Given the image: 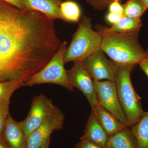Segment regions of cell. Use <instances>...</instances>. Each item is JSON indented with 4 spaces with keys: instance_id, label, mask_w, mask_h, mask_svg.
Returning <instances> with one entry per match:
<instances>
[{
    "instance_id": "cell-1",
    "label": "cell",
    "mask_w": 148,
    "mask_h": 148,
    "mask_svg": "<svg viewBox=\"0 0 148 148\" xmlns=\"http://www.w3.org/2000/svg\"><path fill=\"white\" fill-rule=\"evenodd\" d=\"M61 44L52 19L0 0V82L25 83L48 63Z\"/></svg>"
},
{
    "instance_id": "cell-2",
    "label": "cell",
    "mask_w": 148,
    "mask_h": 148,
    "mask_svg": "<svg viewBox=\"0 0 148 148\" xmlns=\"http://www.w3.org/2000/svg\"><path fill=\"white\" fill-rule=\"evenodd\" d=\"M96 31L102 36L101 49L117 65L139 64L146 54L139 42L140 32L121 34L98 25Z\"/></svg>"
},
{
    "instance_id": "cell-3",
    "label": "cell",
    "mask_w": 148,
    "mask_h": 148,
    "mask_svg": "<svg viewBox=\"0 0 148 148\" xmlns=\"http://www.w3.org/2000/svg\"><path fill=\"white\" fill-rule=\"evenodd\" d=\"M135 66L118 65L115 77L118 97L129 127L138 122L144 112L141 98L135 91L131 82V73Z\"/></svg>"
},
{
    "instance_id": "cell-4",
    "label": "cell",
    "mask_w": 148,
    "mask_h": 148,
    "mask_svg": "<svg viewBox=\"0 0 148 148\" xmlns=\"http://www.w3.org/2000/svg\"><path fill=\"white\" fill-rule=\"evenodd\" d=\"M102 36L92 28L91 18L84 16L72 36L65 53V64L71 61H82L101 49Z\"/></svg>"
},
{
    "instance_id": "cell-5",
    "label": "cell",
    "mask_w": 148,
    "mask_h": 148,
    "mask_svg": "<svg viewBox=\"0 0 148 148\" xmlns=\"http://www.w3.org/2000/svg\"><path fill=\"white\" fill-rule=\"evenodd\" d=\"M68 42L64 41L50 61L41 70L33 75L24 84L25 86H32L43 84H53L63 86L71 92L74 88L68 79L64 67L65 53Z\"/></svg>"
},
{
    "instance_id": "cell-6",
    "label": "cell",
    "mask_w": 148,
    "mask_h": 148,
    "mask_svg": "<svg viewBox=\"0 0 148 148\" xmlns=\"http://www.w3.org/2000/svg\"><path fill=\"white\" fill-rule=\"evenodd\" d=\"M58 110L52 100L44 94L35 96L28 116L24 121L19 122L27 138Z\"/></svg>"
},
{
    "instance_id": "cell-7",
    "label": "cell",
    "mask_w": 148,
    "mask_h": 148,
    "mask_svg": "<svg viewBox=\"0 0 148 148\" xmlns=\"http://www.w3.org/2000/svg\"><path fill=\"white\" fill-rule=\"evenodd\" d=\"M69 82L72 86L83 93L92 109L99 105L94 87V80L86 69L83 61H74L73 67L67 71Z\"/></svg>"
},
{
    "instance_id": "cell-8",
    "label": "cell",
    "mask_w": 148,
    "mask_h": 148,
    "mask_svg": "<svg viewBox=\"0 0 148 148\" xmlns=\"http://www.w3.org/2000/svg\"><path fill=\"white\" fill-rule=\"evenodd\" d=\"M94 87L100 106L113 114L125 127L128 126L127 118L123 110L114 82L94 80Z\"/></svg>"
},
{
    "instance_id": "cell-9",
    "label": "cell",
    "mask_w": 148,
    "mask_h": 148,
    "mask_svg": "<svg viewBox=\"0 0 148 148\" xmlns=\"http://www.w3.org/2000/svg\"><path fill=\"white\" fill-rule=\"evenodd\" d=\"M83 62L94 81L106 79L114 82L118 65L111 59H108L101 49L89 56Z\"/></svg>"
},
{
    "instance_id": "cell-10",
    "label": "cell",
    "mask_w": 148,
    "mask_h": 148,
    "mask_svg": "<svg viewBox=\"0 0 148 148\" xmlns=\"http://www.w3.org/2000/svg\"><path fill=\"white\" fill-rule=\"evenodd\" d=\"M65 119L64 113L59 109L29 135L27 148L40 147L50 140V135L53 131L63 128Z\"/></svg>"
},
{
    "instance_id": "cell-11",
    "label": "cell",
    "mask_w": 148,
    "mask_h": 148,
    "mask_svg": "<svg viewBox=\"0 0 148 148\" xmlns=\"http://www.w3.org/2000/svg\"><path fill=\"white\" fill-rule=\"evenodd\" d=\"M2 137L9 148H27V138L20 126L11 116L8 117L3 130Z\"/></svg>"
},
{
    "instance_id": "cell-12",
    "label": "cell",
    "mask_w": 148,
    "mask_h": 148,
    "mask_svg": "<svg viewBox=\"0 0 148 148\" xmlns=\"http://www.w3.org/2000/svg\"><path fill=\"white\" fill-rule=\"evenodd\" d=\"M27 9L41 12L49 18L63 20L60 13L61 0H23Z\"/></svg>"
},
{
    "instance_id": "cell-13",
    "label": "cell",
    "mask_w": 148,
    "mask_h": 148,
    "mask_svg": "<svg viewBox=\"0 0 148 148\" xmlns=\"http://www.w3.org/2000/svg\"><path fill=\"white\" fill-rule=\"evenodd\" d=\"M108 137V135L105 132L101 123L91 112L86 124L84 132L81 138L89 140L104 148L106 147Z\"/></svg>"
},
{
    "instance_id": "cell-14",
    "label": "cell",
    "mask_w": 148,
    "mask_h": 148,
    "mask_svg": "<svg viewBox=\"0 0 148 148\" xmlns=\"http://www.w3.org/2000/svg\"><path fill=\"white\" fill-rule=\"evenodd\" d=\"M92 112L108 136L127 127L113 114L100 105L96 108L92 109Z\"/></svg>"
},
{
    "instance_id": "cell-15",
    "label": "cell",
    "mask_w": 148,
    "mask_h": 148,
    "mask_svg": "<svg viewBox=\"0 0 148 148\" xmlns=\"http://www.w3.org/2000/svg\"><path fill=\"white\" fill-rule=\"evenodd\" d=\"M106 147L112 148H138L137 142L129 126L109 136Z\"/></svg>"
},
{
    "instance_id": "cell-16",
    "label": "cell",
    "mask_w": 148,
    "mask_h": 148,
    "mask_svg": "<svg viewBox=\"0 0 148 148\" xmlns=\"http://www.w3.org/2000/svg\"><path fill=\"white\" fill-rule=\"evenodd\" d=\"M131 127L138 148H148V111L144 112L138 122Z\"/></svg>"
},
{
    "instance_id": "cell-17",
    "label": "cell",
    "mask_w": 148,
    "mask_h": 148,
    "mask_svg": "<svg viewBox=\"0 0 148 148\" xmlns=\"http://www.w3.org/2000/svg\"><path fill=\"white\" fill-rule=\"evenodd\" d=\"M143 26L141 18H132L123 15L115 24L108 27L110 31L121 34L140 32Z\"/></svg>"
},
{
    "instance_id": "cell-18",
    "label": "cell",
    "mask_w": 148,
    "mask_h": 148,
    "mask_svg": "<svg viewBox=\"0 0 148 148\" xmlns=\"http://www.w3.org/2000/svg\"><path fill=\"white\" fill-rule=\"evenodd\" d=\"M60 11L64 21L73 23L79 22L81 10L76 2L70 0L62 2L60 4Z\"/></svg>"
},
{
    "instance_id": "cell-19",
    "label": "cell",
    "mask_w": 148,
    "mask_h": 148,
    "mask_svg": "<svg viewBox=\"0 0 148 148\" xmlns=\"http://www.w3.org/2000/svg\"><path fill=\"white\" fill-rule=\"evenodd\" d=\"M123 8V16L132 18H141L148 9L141 0H129Z\"/></svg>"
},
{
    "instance_id": "cell-20",
    "label": "cell",
    "mask_w": 148,
    "mask_h": 148,
    "mask_svg": "<svg viewBox=\"0 0 148 148\" xmlns=\"http://www.w3.org/2000/svg\"><path fill=\"white\" fill-rule=\"evenodd\" d=\"M24 83L19 81L0 82V101H10L14 91L22 86Z\"/></svg>"
},
{
    "instance_id": "cell-21",
    "label": "cell",
    "mask_w": 148,
    "mask_h": 148,
    "mask_svg": "<svg viewBox=\"0 0 148 148\" xmlns=\"http://www.w3.org/2000/svg\"><path fill=\"white\" fill-rule=\"evenodd\" d=\"M10 101H0V135L2 134L4 127L9 113Z\"/></svg>"
},
{
    "instance_id": "cell-22",
    "label": "cell",
    "mask_w": 148,
    "mask_h": 148,
    "mask_svg": "<svg viewBox=\"0 0 148 148\" xmlns=\"http://www.w3.org/2000/svg\"><path fill=\"white\" fill-rule=\"evenodd\" d=\"M114 1V0H86V1L94 9L103 10Z\"/></svg>"
},
{
    "instance_id": "cell-23",
    "label": "cell",
    "mask_w": 148,
    "mask_h": 148,
    "mask_svg": "<svg viewBox=\"0 0 148 148\" xmlns=\"http://www.w3.org/2000/svg\"><path fill=\"white\" fill-rule=\"evenodd\" d=\"M120 0H114L109 5V12L117 14L119 15H123V5L120 3Z\"/></svg>"
},
{
    "instance_id": "cell-24",
    "label": "cell",
    "mask_w": 148,
    "mask_h": 148,
    "mask_svg": "<svg viewBox=\"0 0 148 148\" xmlns=\"http://www.w3.org/2000/svg\"><path fill=\"white\" fill-rule=\"evenodd\" d=\"M75 148H103L89 140L81 138L79 142L75 146Z\"/></svg>"
},
{
    "instance_id": "cell-25",
    "label": "cell",
    "mask_w": 148,
    "mask_h": 148,
    "mask_svg": "<svg viewBox=\"0 0 148 148\" xmlns=\"http://www.w3.org/2000/svg\"><path fill=\"white\" fill-rule=\"evenodd\" d=\"M123 16L117 14L109 12L106 15V19L107 22L112 25L115 24Z\"/></svg>"
},
{
    "instance_id": "cell-26",
    "label": "cell",
    "mask_w": 148,
    "mask_h": 148,
    "mask_svg": "<svg viewBox=\"0 0 148 148\" xmlns=\"http://www.w3.org/2000/svg\"><path fill=\"white\" fill-rule=\"evenodd\" d=\"M138 65L148 78V49L146 50L145 56Z\"/></svg>"
},
{
    "instance_id": "cell-27",
    "label": "cell",
    "mask_w": 148,
    "mask_h": 148,
    "mask_svg": "<svg viewBox=\"0 0 148 148\" xmlns=\"http://www.w3.org/2000/svg\"><path fill=\"white\" fill-rule=\"evenodd\" d=\"M1 1L19 9H26L23 0H1Z\"/></svg>"
},
{
    "instance_id": "cell-28",
    "label": "cell",
    "mask_w": 148,
    "mask_h": 148,
    "mask_svg": "<svg viewBox=\"0 0 148 148\" xmlns=\"http://www.w3.org/2000/svg\"><path fill=\"white\" fill-rule=\"evenodd\" d=\"M0 148H9L3 139L1 135H0Z\"/></svg>"
},
{
    "instance_id": "cell-29",
    "label": "cell",
    "mask_w": 148,
    "mask_h": 148,
    "mask_svg": "<svg viewBox=\"0 0 148 148\" xmlns=\"http://www.w3.org/2000/svg\"><path fill=\"white\" fill-rule=\"evenodd\" d=\"M49 144H50V140H49L47 142L44 144L39 148H49Z\"/></svg>"
},
{
    "instance_id": "cell-30",
    "label": "cell",
    "mask_w": 148,
    "mask_h": 148,
    "mask_svg": "<svg viewBox=\"0 0 148 148\" xmlns=\"http://www.w3.org/2000/svg\"><path fill=\"white\" fill-rule=\"evenodd\" d=\"M145 3L148 9V0H141Z\"/></svg>"
},
{
    "instance_id": "cell-31",
    "label": "cell",
    "mask_w": 148,
    "mask_h": 148,
    "mask_svg": "<svg viewBox=\"0 0 148 148\" xmlns=\"http://www.w3.org/2000/svg\"><path fill=\"white\" fill-rule=\"evenodd\" d=\"M112 148L109 147H105V148Z\"/></svg>"
},
{
    "instance_id": "cell-32",
    "label": "cell",
    "mask_w": 148,
    "mask_h": 148,
    "mask_svg": "<svg viewBox=\"0 0 148 148\" xmlns=\"http://www.w3.org/2000/svg\"></svg>"
}]
</instances>
